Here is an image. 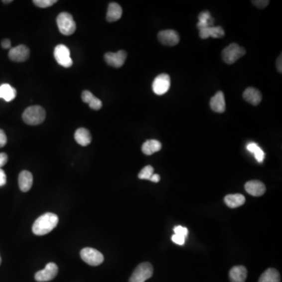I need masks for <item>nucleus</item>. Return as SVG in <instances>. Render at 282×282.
<instances>
[{
	"mask_svg": "<svg viewBox=\"0 0 282 282\" xmlns=\"http://www.w3.org/2000/svg\"><path fill=\"white\" fill-rule=\"evenodd\" d=\"M59 218L57 215L46 213L39 216L32 226V232L37 236H42L51 232L58 224Z\"/></svg>",
	"mask_w": 282,
	"mask_h": 282,
	"instance_id": "1",
	"label": "nucleus"
},
{
	"mask_svg": "<svg viewBox=\"0 0 282 282\" xmlns=\"http://www.w3.org/2000/svg\"><path fill=\"white\" fill-rule=\"evenodd\" d=\"M22 119L26 124L37 126L44 122L46 112L41 106H31L26 108L22 115Z\"/></svg>",
	"mask_w": 282,
	"mask_h": 282,
	"instance_id": "2",
	"label": "nucleus"
},
{
	"mask_svg": "<svg viewBox=\"0 0 282 282\" xmlns=\"http://www.w3.org/2000/svg\"><path fill=\"white\" fill-rule=\"evenodd\" d=\"M57 24L61 33L64 35H72L76 29L73 17L67 12H62L57 16Z\"/></svg>",
	"mask_w": 282,
	"mask_h": 282,
	"instance_id": "3",
	"label": "nucleus"
},
{
	"mask_svg": "<svg viewBox=\"0 0 282 282\" xmlns=\"http://www.w3.org/2000/svg\"><path fill=\"white\" fill-rule=\"evenodd\" d=\"M246 50L237 43H231L222 52V57L224 62L227 64H232L236 62L238 59L246 54Z\"/></svg>",
	"mask_w": 282,
	"mask_h": 282,
	"instance_id": "4",
	"label": "nucleus"
},
{
	"mask_svg": "<svg viewBox=\"0 0 282 282\" xmlns=\"http://www.w3.org/2000/svg\"><path fill=\"white\" fill-rule=\"evenodd\" d=\"M153 275V267L150 263H142L138 266L130 277L129 282H145Z\"/></svg>",
	"mask_w": 282,
	"mask_h": 282,
	"instance_id": "5",
	"label": "nucleus"
},
{
	"mask_svg": "<svg viewBox=\"0 0 282 282\" xmlns=\"http://www.w3.org/2000/svg\"><path fill=\"white\" fill-rule=\"evenodd\" d=\"M82 260L90 266H99L104 262V256L97 249L93 248H85L80 252Z\"/></svg>",
	"mask_w": 282,
	"mask_h": 282,
	"instance_id": "6",
	"label": "nucleus"
},
{
	"mask_svg": "<svg viewBox=\"0 0 282 282\" xmlns=\"http://www.w3.org/2000/svg\"><path fill=\"white\" fill-rule=\"evenodd\" d=\"M54 57L57 62L64 68H70L73 64L70 50L66 46L60 44L54 49Z\"/></svg>",
	"mask_w": 282,
	"mask_h": 282,
	"instance_id": "7",
	"label": "nucleus"
},
{
	"mask_svg": "<svg viewBox=\"0 0 282 282\" xmlns=\"http://www.w3.org/2000/svg\"><path fill=\"white\" fill-rule=\"evenodd\" d=\"M170 77L167 74H161L154 79L152 83V90L157 95H163L170 88Z\"/></svg>",
	"mask_w": 282,
	"mask_h": 282,
	"instance_id": "8",
	"label": "nucleus"
},
{
	"mask_svg": "<svg viewBox=\"0 0 282 282\" xmlns=\"http://www.w3.org/2000/svg\"><path fill=\"white\" fill-rule=\"evenodd\" d=\"M58 273V267L54 263H49L46 268L35 274V279L37 282H46L53 280Z\"/></svg>",
	"mask_w": 282,
	"mask_h": 282,
	"instance_id": "9",
	"label": "nucleus"
},
{
	"mask_svg": "<svg viewBox=\"0 0 282 282\" xmlns=\"http://www.w3.org/2000/svg\"><path fill=\"white\" fill-rule=\"evenodd\" d=\"M30 56V50L28 46L19 45L11 48L9 51V57L15 62H24L27 61Z\"/></svg>",
	"mask_w": 282,
	"mask_h": 282,
	"instance_id": "10",
	"label": "nucleus"
},
{
	"mask_svg": "<svg viewBox=\"0 0 282 282\" xmlns=\"http://www.w3.org/2000/svg\"><path fill=\"white\" fill-rule=\"evenodd\" d=\"M127 53L124 50H119L117 53H105V60L107 64L114 68H121L127 60Z\"/></svg>",
	"mask_w": 282,
	"mask_h": 282,
	"instance_id": "11",
	"label": "nucleus"
},
{
	"mask_svg": "<svg viewBox=\"0 0 282 282\" xmlns=\"http://www.w3.org/2000/svg\"><path fill=\"white\" fill-rule=\"evenodd\" d=\"M158 39L165 46H174L180 42L179 34L174 30H164L158 34Z\"/></svg>",
	"mask_w": 282,
	"mask_h": 282,
	"instance_id": "12",
	"label": "nucleus"
},
{
	"mask_svg": "<svg viewBox=\"0 0 282 282\" xmlns=\"http://www.w3.org/2000/svg\"><path fill=\"white\" fill-rule=\"evenodd\" d=\"M212 110L217 113H224L226 110L225 98L224 93L218 91L210 100Z\"/></svg>",
	"mask_w": 282,
	"mask_h": 282,
	"instance_id": "13",
	"label": "nucleus"
},
{
	"mask_svg": "<svg viewBox=\"0 0 282 282\" xmlns=\"http://www.w3.org/2000/svg\"><path fill=\"white\" fill-rule=\"evenodd\" d=\"M246 191L253 196H262L265 193L266 187L264 183L259 180H250L247 182L245 186Z\"/></svg>",
	"mask_w": 282,
	"mask_h": 282,
	"instance_id": "14",
	"label": "nucleus"
},
{
	"mask_svg": "<svg viewBox=\"0 0 282 282\" xmlns=\"http://www.w3.org/2000/svg\"><path fill=\"white\" fill-rule=\"evenodd\" d=\"M33 183V176L29 171L24 170L20 172L18 177V184L20 191L28 192Z\"/></svg>",
	"mask_w": 282,
	"mask_h": 282,
	"instance_id": "15",
	"label": "nucleus"
},
{
	"mask_svg": "<svg viewBox=\"0 0 282 282\" xmlns=\"http://www.w3.org/2000/svg\"><path fill=\"white\" fill-rule=\"evenodd\" d=\"M243 97L247 102L254 106L258 105L262 101V94L257 89L253 88V87H249L246 89L244 92Z\"/></svg>",
	"mask_w": 282,
	"mask_h": 282,
	"instance_id": "16",
	"label": "nucleus"
},
{
	"mask_svg": "<svg viewBox=\"0 0 282 282\" xmlns=\"http://www.w3.org/2000/svg\"><path fill=\"white\" fill-rule=\"evenodd\" d=\"M225 35L224 29L220 26L217 27H209V28H204V29L200 30L199 36L202 39H208L209 37L213 38H223Z\"/></svg>",
	"mask_w": 282,
	"mask_h": 282,
	"instance_id": "17",
	"label": "nucleus"
},
{
	"mask_svg": "<svg viewBox=\"0 0 282 282\" xmlns=\"http://www.w3.org/2000/svg\"><path fill=\"white\" fill-rule=\"evenodd\" d=\"M229 277L231 282H245L247 278V270L243 266H236L231 268Z\"/></svg>",
	"mask_w": 282,
	"mask_h": 282,
	"instance_id": "18",
	"label": "nucleus"
},
{
	"mask_svg": "<svg viewBox=\"0 0 282 282\" xmlns=\"http://www.w3.org/2000/svg\"><path fill=\"white\" fill-rule=\"evenodd\" d=\"M123 15V9L116 2H111L107 12V20L108 22H114L121 18Z\"/></svg>",
	"mask_w": 282,
	"mask_h": 282,
	"instance_id": "19",
	"label": "nucleus"
},
{
	"mask_svg": "<svg viewBox=\"0 0 282 282\" xmlns=\"http://www.w3.org/2000/svg\"><path fill=\"white\" fill-rule=\"evenodd\" d=\"M82 100L83 102L88 104L89 106L94 110H100L102 108V102L97 97H94V94L88 90H85L82 94Z\"/></svg>",
	"mask_w": 282,
	"mask_h": 282,
	"instance_id": "20",
	"label": "nucleus"
},
{
	"mask_svg": "<svg viewBox=\"0 0 282 282\" xmlns=\"http://www.w3.org/2000/svg\"><path fill=\"white\" fill-rule=\"evenodd\" d=\"M75 140L81 146L86 147L91 143V134L86 129L79 128L75 131Z\"/></svg>",
	"mask_w": 282,
	"mask_h": 282,
	"instance_id": "21",
	"label": "nucleus"
},
{
	"mask_svg": "<svg viewBox=\"0 0 282 282\" xmlns=\"http://www.w3.org/2000/svg\"><path fill=\"white\" fill-rule=\"evenodd\" d=\"M226 205L231 209L240 207L246 202V198L240 194H228L224 198Z\"/></svg>",
	"mask_w": 282,
	"mask_h": 282,
	"instance_id": "22",
	"label": "nucleus"
},
{
	"mask_svg": "<svg viewBox=\"0 0 282 282\" xmlns=\"http://www.w3.org/2000/svg\"><path fill=\"white\" fill-rule=\"evenodd\" d=\"M161 149V143L156 140H149L145 141L142 145V151L146 155H151L154 153L158 152Z\"/></svg>",
	"mask_w": 282,
	"mask_h": 282,
	"instance_id": "23",
	"label": "nucleus"
},
{
	"mask_svg": "<svg viewBox=\"0 0 282 282\" xmlns=\"http://www.w3.org/2000/svg\"><path fill=\"white\" fill-rule=\"evenodd\" d=\"M213 24H214V20L207 10H204L198 15V23L197 27L199 31L209 27H213Z\"/></svg>",
	"mask_w": 282,
	"mask_h": 282,
	"instance_id": "24",
	"label": "nucleus"
},
{
	"mask_svg": "<svg viewBox=\"0 0 282 282\" xmlns=\"http://www.w3.org/2000/svg\"><path fill=\"white\" fill-rule=\"evenodd\" d=\"M16 95H17V90L10 85L5 83L0 86V98H2L7 102H9L15 99Z\"/></svg>",
	"mask_w": 282,
	"mask_h": 282,
	"instance_id": "25",
	"label": "nucleus"
},
{
	"mask_svg": "<svg viewBox=\"0 0 282 282\" xmlns=\"http://www.w3.org/2000/svg\"><path fill=\"white\" fill-rule=\"evenodd\" d=\"M280 281L279 271L274 268H269L264 271L259 279V282H280Z\"/></svg>",
	"mask_w": 282,
	"mask_h": 282,
	"instance_id": "26",
	"label": "nucleus"
},
{
	"mask_svg": "<svg viewBox=\"0 0 282 282\" xmlns=\"http://www.w3.org/2000/svg\"><path fill=\"white\" fill-rule=\"evenodd\" d=\"M247 150H249V152H251L252 154H254L255 158L257 160L258 162L260 163H262L264 161V158H265V154H264V150L259 147L257 143H250L247 145Z\"/></svg>",
	"mask_w": 282,
	"mask_h": 282,
	"instance_id": "27",
	"label": "nucleus"
},
{
	"mask_svg": "<svg viewBox=\"0 0 282 282\" xmlns=\"http://www.w3.org/2000/svg\"><path fill=\"white\" fill-rule=\"evenodd\" d=\"M153 174H154V168L151 165H147L140 172L138 177L141 180H150V177L152 176Z\"/></svg>",
	"mask_w": 282,
	"mask_h": 282,
	"instance_id": "28",
	"label": "nucleus"
},
{
	"mask_svg": "<svg viewBox=\"0 0 282 282\" xmlns=\"http://www.w3.org/2000/svg\"><path fill=\"white\" fill-rule=\"evenodd\" d=\"M57 2V0H34L33 3L39 7L46 8L53 6Z\"/></svg>",
	"mask_w": 282,
	"mask_h": 282,
	"instance_id": "29",
	"label": "nucleus"
},
{
	"mask_svg": "<svg viewBox=\"0 0 282 282\" xmlns=\"http://www.w3.org/2000/svg\"><path fill=\"white\" fill-rule=\"evenodd\" d=\"M175 235H181V236L187 237L188 235V230L186 227H182V226H176L174 227Z\"/></svg>",
	"mask_w": 282,
	"mask_h": 282,
	"instance_id": "30",
	"label": "nucleus"
},
{
	"mask_svg": "<svg viewBox=\"0 0 282 282\" xmlns=\"http://www.w3.org/2000/svg\"><path fill=\"white\" fill-rule=\"evenodd\" d=\"M252 2L257 7L260 8V9H264L269 5L270 1H268V0H255V1H252Z\"/></svg>",
	"mask_w": 282,
	"mask_h": 282,
	"instance_id": "31",
	"label": "nucleus"
},
{
	"mask_svg": "<svg viewBox=\"0 0 282 282\" xmlns=\"http://www.w3.org/2000/svg\"><path fill=\"white\" fill-rule=\"evenodd\" d=\"M185 237L181 236V235H173L172 236V241L174 243L183 246V244L185 243Z\"/></svg>",
	"mask_w": 282,
	"mask_h": 282,
	"instance_id": "32",
	"label": "nucleus"
},
{
	"mask_svg": "<svg viewBox=\"0 0 282 282\" xmlns=\"http://www.w3.org/2000/svg\"><path fill=\"white\" fill-rule=\"evenodd\" d=\"M7 138L3 130H0V147H2L6 144Z\"/></svg>",
	"mask_w": 282,
	"mask_h": 282,
	"instance_id": "33",
	"label": "nucleus"
},
{
	"mask_svg": "<svg viewBox=\"0 0 282 282\" xmlns=\"http://www.w3.org/2000/svg\"><path fill=\"white\" fill-rule=\"evenodd\" d=\"M8 161V156L6 153H0V169L6 165Z\"/></svg>",
	"mask_w": 282,
	"mask_h": 282,
	"instance_id": "34",
	"label": "nucleus"
},
{
	"mask_svg": "<svg viewBox=\"0 0 282 282\" xmlns=\"http://www.w3.org/2000/svg\"><path fill=\"white\" fill-rule=\"evenodd\" d=\"M6 183V173L2 170V169H0V187H2V186L5 185Z\"/></svg>",
	"mask_w": 282,
	"mask_h": 282,
	"instance_id": "35",
	"label": "nucleus"
},
{
	"mask_svg": "<svg viewBox=\"0 0 282 282\" xmlns=\"http://www.w3.org/2000/svg\"><path fill=\"white\" fill-rule=\"evenodd\" d=\"M282 54H281V55L279 56V58H278V60H277V68H278V71H279V73H282Z\"/></svg>",
	"mask_w": 282,
	"mask_h": 282,
	"instance_id": "36",
	"label": "nucleus"
},
{
	"mask_svg": "<svg viewBox=\"0 0 282 282\" xmlns=\"http://www.w3.org/2000/svg\"><path fill=\"white\" fill-rule=\"evenodd\" d=\"M2 46L4 49H8L11 46V42L9 39H4L2 42Z\"/></svg>",
	"mask_w": 282,
	"mask_h": 282,
	"instance_id": "37",
	"label": "nucleus"
},
{
	"mask_svg": "<svg viewBox=\"0 0 282 282\" xmlns=\"http://www.w3.org/2000/svg\"><path fill=\"white\" fill-rule=\"evenodd\" d=\"M160 176L158 174H153L152 176L150 177V181L154 182V183H158V182L160 181Z\"/></svg>",
	"mask_w": 282,
	"mask_h": 282,
	"instance_id": "38",
	"label": "nucleus"
},
{
	"mask_svg": "<svg viewBox=\"0 0 282 282\" xmlns=\"http://www.w3.org/2000/svg\"><path fill=\"white\" fill-rule=\"evenodd\" d=\"M12 1L11 0H10V1H2V2H11Z\"/></svg>",
	"mask_w": 282,
	"mask_h": 282,
	"instance_id": "39",
	"label": "nucleus"
},
{
	"mask_svg": "<svg viewBox=\"0 0 282 282\" xmlns=\"http://www.w3.org/2000/svg\"><path fill=\"white\" fill-rule=\"evenodd\" d=\"M1 263H2V260H1V257H0V265H1Z\"/></svg>",
	"mask_w": 282,
	"mask_h": 282,
	"instance_id": "40",
	"label": "nucleus"
}]
</instances>
